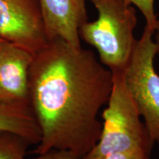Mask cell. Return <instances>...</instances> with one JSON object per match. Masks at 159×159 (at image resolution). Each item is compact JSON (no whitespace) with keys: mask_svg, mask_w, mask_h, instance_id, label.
Returning <instances> with one entry per match:
<instances>
[{"mask_svg":"<svg viewBox=\"0 0 159 159\" xmlns=\"http://www.w3.org/2000/svg\"><path fill=\"white\" fill-rule=\"evenodd\" d=\"M112 87L113 73L92 51L49 41L34 54L30 71V107L41 134L34 153H89L100 136L98 116Z\"/></svg>","mask_w":159,"mask_h":159,"instance_id":"obj_1","label":"cell"},{"mask_svg":"<svg viewBox=\"0 0 159 159\" xmlns=\"http://www.w3.org/2000/svg\"><path fill=\"white\" fill-rule=\"evenodd\" d=\"M97 9L95 21L83 24L80 39L96 49L99 61L111 72L125 71L136 47V11L127 0H87Z\"/></svg>","mask_w":159,"mask_h":159,"instance_id":"obj_2","label":"cell"},{"mask_svg":"<svg viewBox=\"0 0 159 159\" xmlns=\"http://www.w3.org/2000/svg\"><path fill=\"white\" fill-rule=\"evenodd\" d=\"M113 73L110 98L102 111V127L97 144L83 159H104L111 155L141 150L151 153V140L140 112L127 87L125 71Z\"/></svg>","mask_w":159,"mask_h":159,"instance_id":"obj_3","label":"cell"},{"mask_svg":"<svg viewBox=\"0 0 159 159\" xmlns=\"http://www.w3.org/2000/svg\"><path fill=\"white\" fill-rule=\"evenodd\" d=\"M155 30L145 25L125 71V79L151 140L159 144V74L154 65L157 55Z\"/></svg>","mask_w":159,"mask_h":159,"instance_id":"obj_4","label":"cell"},{"mask_svg":"<svg viewBox=\"0 0 159 159\" xmlns=\"http://www.w3.org/2000/svg\"><path fill=\"white\" fill-rule=\"evenodd\" d=\"M0 39L33 54L48 43L39 0H0Z\"/></svg>","mask_w":159,"mask_h":159,"instance_id":"obj_5","label":"cell"},{"mask_svg":"<svg viewBox=\"0 0 159 159\" xmlns=\"http://www.w3.org/2000/svg\"><path fill=\"white\" fill-rule=\"evenodd\" d=\"M34 54L0 39V102L30 107V71Z\"/></svg>","mask_w":159,"mask_h":159,"instance_id":"obj_6","label":"cell"},{"mask_svg":"<svg viewBox=\"0 0 159 159\" xmlns=\"http://www.w3.org/2000/svg\"><path fill=\"white\" fill-rule=\"evenodd\" d=\"M86 0H39L48 41L61 39L81 47L79 30L88 21Z\"/></svg>","mask_w":159,"mask_h":159,"instance_id":"obj_7","label":"cell"},{"mask_svg":"<svg viewBox=\"0 0 159 159\" xmlns=\"http://www.w3.org/2000/svg\"><path fill=\"white\" fill-rule=\"evenodd\" d=\"M0 130L14 133L28 142L38 144L41 130L31 108L0 102Z\"/></svg>","mask_w":159,"mask_h":159,"instance_id":"obj_8","label":"cell"},{"mask_svg":"<svg viewBox=\"0 0 159 159\" xmlns=\"http://www.w3.org/2000/svg\"><path fill=\"white\" fill-rule=\"evenodd\" d=\"M30 144L14 133L0 130V159H26Z\"/></svg>","mask_w":159,"mask_h":159,"instance_id":"obj_9","label":"cell"},{"mask_svg":"<svg viewBox=\"0 0 159 159\" xmlns=\"http://www.w3.org/2000/svg\"><path fill=\"white\" fill-rule=\"evenodd\" d=\"M136 7L144 16L146 25L156 29L157 25V16L155 13V0H127Z\"/></svg>","mask_w":159,"mask_h":159,"instance_id":"obj_10","label":"cell"},{"mask_svg":"<svg viewBox=\"0 0 159 159\" xmlns=\"http://www.w3.org/2000/svg\"><path fill=\"white\" fill-rule=\"evenodd\" d=\"M32 159H83V158L71 151L53 149L38 155L36 158Z\"/></svg>","mask_w":159,"mask_h":159,"instance_id":"obj_11","label":"cell"},{"mask_svg":"<svg viewBox=\"0 0 159 159\" xmlns=\"http://www.w3.org/2000/svg\"><path fill=\"white\" fill-rule=\"evenodd\" d=\"M150 154L146 151L136 150L111 155L104 159H151Z\"/></svg>","mask_w":159,"mask_h":159,"instance_id":"obj_12","label":"cell"},{"mask_svg":"<svg viewBox=\"0 0 159 159\" xmlns=\"http://www.w3.org/2000/svg\"><path fill=\"white\" fill-rule=\"evenodd\" d=\"M154 35V40L157 47V55H159V20H158V21H157V25L156 30H155Z\"/></svg>","mask_w":159,"mask_h":159,"instance_id":"obj_13","label":"cell"}]
</instances>
